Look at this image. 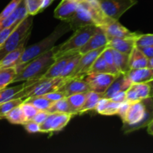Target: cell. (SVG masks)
<instances>
[{"label":"cell","instance_id":"obj_1","mask_svg":"<svg viewBox=\"0 0 153 153\" xmlns=\"http://www.w3.org/2000/svg\"><path fill=\"white\" fill-rule=\"evenodd\" d=\"M123 120L125 134L147 127L153 120V97L130 102Z\"/></svg>","mask_w":153,"mask_h":153},{"label":"cell","instance_id":"obj_2","mask_svg":"<svg viewBox=\"0 0 153 153\" xmlns=\"http://www.w3.org/2000/svg\"><path fill=\"white\" fill-rule=\"evenodd\" d=\"M55 50L56 46H54L50 50L36 57L27 64L19 67H15L17 74L13 79V83L27 82L43 77L48 69L55 62Z\"/></svg>","mask_w":153,"mask_h":153},{"label":"cell","instance_id":"obj_3","mask_svg":"<svg viewBox=\"0 0 153 153\" xmlns=\"http://www.w3.org/2000/svg\"><path fill=\"white\" fill-rule=\"evenodd\" d=\"M70 29H71V28H70L68 22H65V21H64V22H61L46 38L43 39L41 41L38 42V43H35V44L32 45V46H29V47L25 48L23 53L21 55L20 58L16 63V67H19V66L27 64L28 61H31L36 57L50 50L55 46L57 40L63 34L67 33Z\"/></svg>","mask_w":153,"mask_h":153},{"label":"cell","instance_id":"obj_4","mask_svg":"<svg viewBox=\"0 0 153 153\" xmlns=\"http://www.w3.org/2000/svg\"><path fill=\"white\" fill-rule=\"evenodd\" d=\"M67 78H39L37 79L27 81L25 87L19 91L14 99L20 98L22 100L31 97L43 96L49 93L56 91L64 83Z\"/></svg>","mask_w":153,"mask_h":153},{"label":"cell","instance_id":"obj_5","mask_svg":"<svg viewBox=\"0 0 153 153\" xmlns=\"http://www.w3.org/2000/svg\"><path fill=\"white\" fill-rule=\"evenodd\" d=\"M105 16L100 10L95 8L85 0H79V7L73 17L67 21L71 29L75 30L89 25L100 26Z\"/></svg>","mask_w":153,"mask_h":153},{"label":"cell","instance_id":"obj_6","mask_svg":"<svg viewBox=\"0 0 153 153\" xmlns=\"http://www.w3.org/2000/svg\"><path fill=\"white\" fill-rule=\"evenodd\" d=\"M97 28V25H89L76 29L68 40L60 46H56L55 52V59L68 52H79V49L95 34Z\"/></svg>","mask_w":153,"mask_h":153},{"label":"cell","instance_id":"obj_7","mask_svg":"<svg viewBox=\"0 0 153 153\" xmlns=\"http://www.w3.org/2000/svg\"><path fill=\"white\" fill-rule=\"evenodd\" d=\"M33 16L28 15L17 25L9 35L4 43L0 46V61L8 52L17 48L21 43L27 40L31 31Z\"/></svg>","mask_w":153,"mask_h":153},{"label":"cell","instance_id":"obj_8","mask_svg":"<svg viewBox=\"0 0 153 153\" xmlns=\"http://www.w3.org/2000/svg\"><path fill=\"white\" fill-rule=\"evenodd\" d=\"M104 16L118 20L124 13L137 3V0H97Z\"/></svg>","mask_w":153,"mask_h":153},{"label":"cell","instance_id":"obj_9","mask_svg":"<svg viewBox=\"0 0 153 153\" xmlns=\"http://www.w3.org/2000/svg\"><path fill=\"white\" fill-rule=\"evenodd\" d=\"M119 74L90 73L84 77V79L89 85L90 91L103 94Z\"/></svg>","mask_w":153,"mask_h":153},{"label":"cell","instance_id":"obj_10","mask_svg":"<svg viewBox=\"0 0 153 153\" xmlns=\"http://www.w3.org/2000/svg\"><path fill=\"white\" fill-rule=\"evenodd\" d=\"M74 116L68 113H49L46 119L40 124V132L52 133L61 131Z\"/></svg>","mask_w":153,"mask_h":153},{"label":"cell","instance_id":"obj_11","mask_svg":"<svg viewBox=\"0 0 153 153\" xmlns=\"http://www.w3.org/2000/svg\"><path fill=\"white\" fill-rule=\"evenodd\" d=\"M99 27L105 33L108 37H120V38H135L137 34L131 32L126 27L121 25L118 20H114L105 16V20Z\"/></svg>","mask_w":153,"mask_h":153},{"label":"cell","instance_id":"obj_12","mask_svg":"<svg viewBox=\"0 0 153 153\" xmlns=\"http://www.w3.org/2000/svg\"><path fill=\"white\" fill-rule=\"evenodd\" d=\"M105 47L106 46H103V47L100 48V49L90 51L87 53L82 55L74 71L73 72L71 76L69 78H84L85 76H87L89 73L90 69H91L92 64H94L95 60L101 55V53L105 49Z\"/></svg>","mask_w":153,"mask_h":153},{"label":"cell","instance_id":"obj_13","mask_svg":"<svg viewBox=\"0 0 153 153\" xmlns=\"http://www.w3.org/2000/svg\"><path fill=\"white\" fill-rule=\"evenodd\" d=\"M58 91L62 92L67 98L73 94L90 91V88L84 78L73 77L67 78Z\"/></svg>","mask_w":153,"mask_h":153},{"label":"cell","instance_id":"obj_14","mask_svg":"<svg viewBox=\"0 0 153 153\" xmlns=\"http://www.w3.org/2000/svg\"><path fill=\"white\" fill-rule=\"evenodd\" d=\"M79 0H62L57 6L54 12V16L61 21L70 20L79 7Z\"/></svg>","mask_w":153,"mask_h":153},{"label":"cell","instance_id":"obj_15","mask_svg":"<svg viewBox=\"0 0 153 153\" xmlns=\"http://www.w3.org/2000/svg\"><path fill=\"white\" fill-rule=\"evenodd\" d=\"M108 43V38L107 35L104 32V31L98 26L95 34L79 49V52L81 55H83L90 51L95 50V49H100L103 46H106Z\"/></svg>","mask_w":153,"mask_h":153},{"label":"cell","instance_id":"obj_16","mask_svg":"<svg viewBox=\"0 0 153 153\" xmlns=\"http://www.w3.org/2000/svg\"><path fill=\"white\" fill-rule=\"evenodd\" d=\"M150 96V86L148 82L131 84L130 88L126 91V101L132 102L143 100Z\"/></svg>","mask_w":153,"mask_h":153},{"label":"cell","instance_id":"obj_17","mask_svg":"<svg viewBox=\"0 0 153 153\" xmlns=\"http://www.w3.org/2000/svg\"><path fill=\"white\" fill-rule=\"evenodd\" d=\"M131 81L128 79L126 73H120L117 77L111 84L107 91L103 94V97L111 99L113 96L121 91H126L131 85Z\"/></svg>","mask_w":153,"mask_h":153},{"label":"cell","instance_id":"obj_18","mask_svg":"<svg viewBox=\"0 0 153 153\" xmlns=\"http://www.w3.org/2000/svg\"><path fill=\"white\" fill-rule=\"evenodd\" d=\"M78 52H68L64 54L62 56L56 58L55 62L50 66L46 73H45L42 78H56L60 77V75L62 73L63 70L65 66L67 65V62L70 60V58L73 56Z\"/></svg>","mask_w":153,"mask_h":153},{"label":"cell","instance_id":"obj_19","mask_svg":"<svg viewBox=\"0 0 153 153\" xmlns=\"http://www.w3.org/2000/svg\"><path fill=\"white\" fill-rule=\"evenodd\" d=\"M108 43L107 47L122 53L129 55L135 46V38H120V37H108Z\"/></svg>","mask_w":153,"mask_h":153},{"label":"cell","instance_id":"obj_20","mask_svg":"<svg viewBox=\"0 0 153 153\" xmlns=\"http://www.w3.org/2000/svg\"><path fill=\"white\" fill-rule=\"evenodd\" d=\"M126 74L132 84L143 83L153 79V68L133 69Z\"/></svg>","mask_w":153,"mask_h":153},{"label":"cell","instance_id":"obj_21","mask_svg":"<svg viewBox=\"0 0 153 153\" xmlns=\"http://www.w3.org/2000/svg\"><path fill=\"white\" fill-rule=\"evenodd\" d=\"M27 40L22 42L17 48L13 49L11 52H8L4 58L0 61V68H6V67H16V63L20 58L21 55L23 53L25 49V43Z\"/></svg>","mask_w":153,"mask_h":153},{"label":"cell","instance_id":"obj_22","mask_svg":"<svg viewBox=\"0 0 153 153\" xmlns=\"http://www.w3.org/2000/svg\"><path fill=\"white\" fill-rule=\"evenodd\" d=\"M120 105V103L112 101L111 99L103 97L97 103V107L94 111L102 115L111 116V115L117 114Z\"/></svg>","mask_w":153,"mask_h":153},{"label":"cell","instance_id":"obj_23","mask_svg":"<svg viewBox=\"0 0 153 153\" xmlns=\"http://www.w3.org/2000/svg\"><path fill=\"white\" fill-rule=\"evenodd\" d=\"M148 60L144 54L137 47L134 46L132 51L129 54V60H128V66L130 70L133 69H140L147 67Z\"/></svg>","mask_w":153,"mask_h":153},{"label":"cell","instance_id":"obj_24","mask_svg":"<svg viewBox=\"0 0 153 153\" xmlns=\"http://www.w3.org/2000/svg\"><path fill=\"white\" fill-rule=\"evenodd\" d=\"M103 98V94H99V93L94 92V91H88L86 94V100L82 108L79 110L78 114H82L84 113L90 111H94L97 107V103L100 100Z\"/></svg>","mask_w":153,"mask_h":153},{"label":"cell","instance_id":"obj_25","mask_svg":"<svg viewBox=\"0 0 153 153\" xmlns=\"http://www.w3.org/2000/svg\"><path fill=\"white\" fill-rule=\"evenodd\" d=\"M112 52H113L115 66L118 71L122 73H126L127 72L129 71L130 69L128 66L129 55L122 53L113 49H112Z\"/></svg>","mask_w":153,"mask_h":153},{"label":"cell","instance_id":"obj_26","mask_svg":"<svg viewBox=\"0 0 153 153\" xmlns=\"http://www.w3.org/2000/svg\"><path fill=\"white\" fill-rule=\"evenodd\" d=\"M90 73H111V74H119L120 73H118L117 71L112 69L110 66L108 64L105 60L102 57V55H100L94 64L91 66L90 69Z\"/></svg>","mask_w":153,"mask_h":153},{"label":"cell","instance_id":"obj_27","mask_svg":"<svg viewBox=\"0 0 153 153\" xmlns=\"http://www.w3.org/2000/svg\"><path fill=\"white\" fill-rule=\"evenodd\" d=\"M17 72L15 67L1 68L0 70V89L6 88L8 85L13 83Z\"/></svg>","mask_w":153,"mask_h":153},{"label":"cell","instance_id":"obj_28","mask_svg":"<svg viewBox=\"0 0 153 153\" xmlns=\"http://www.w3.org/2000/svg\"><path fill=\"white\" fill-rule=\"evenodd\" d=\"M87 92L79 93V94H73L70 97H67V102L71 107L74 115L78 114L79 110L82 108L86 100Z\"/></svg>","mask_w":153,"mask_h":153},{"label":"cell","instance_id":"obj_29","mask_svg":"<svg viewBox=\"0 0 153 153\" xmlns=\"http://www.w3.org/2000/svg\"><path fill=\"white\" fill-rule=\"evenodd\" d=\"M4 119L7 120L10 123L16 124V125H23L26 123V120L22 112L21 105L17 107H15L10 111H9L5 115Z\"/></svg>","mask_w":153,"mask_h":153},{"label":"cell","instance_id":"obj_30","mask_svg":"<svg viewBox=\"0 0 153 153\" xmlns=\"http://www.w3.org/2000/svg\"><path fill=\"white\" fill-rule=\"evenodd\" d=\"M23 102L32 105L38 111H46L52 105L53 102L47 100L43 96H37V97H31L25 99Z\"/></svg>","mask_w":153,"mask_h":153},{"label":"cell","instance_id":"obj_31","mask_svg":"<svg viewBox=\"0 0 153 153\" xmlns=\"http://www.w3.org/2000/svg\"><path fill=\"white\" fill-rule=\"evenodd\" d=\"M48 113H55V112H59V113H68L73 114L71 107L67 102V98H63L58 101L53 102L52 105L46 111Z\"/></svg>","mask_w":153,"mask_h":153},{"label":"cell","instance_id":"obj_32","mask_svg":"<svg viewBox=\"0 0 153 153\" xmlns=\"http://www.w3.org/2000/svg\"><path fill=\"white\" fill-rule=\"evenodd\" d=\"M24 87H25V83H22L15 87H12V88L6 87V88L0 89V104L12 100V99H14L15 96L19 91H22Z\"/></svg>","mask_w":153,"mask_h":153},{"label":"cell","instance_id":"obj_33","mask_svg":"<svg viewBox=\"0 0 153 153\" xmlns=\"http://www.w3.org/2000/svg\"><path fill=\"white\" fill-rule=\"evenodd\" d=\"M24 100L20 98L12 99L7 102L0 104V119H4L5 115L15 107L20 105L23 103Z\"/></svg>","mask_w":153,"mask_h":153},{"label":"cell","instance_id":"obj_34","mask_svg":"<svg viewBox=\"0 0 153 153\" xmlns=\"http://www.w3.org/2000/svg\"><path fill=\"white\" fill-rule=\"evenodd\" d=\"M81 56H82V55H81L79 52H78L77 53L75 54V55L70 58V61L67 62V65L65 66L64 69L63 70L62 73H61V75H60V77H62V78L70 77V76H71L72 73H73V72L74 71L76 67L77 66Z\"/></svg>","mask_w":153,"mask_h":153},{"label":"cell","instance_id":"obj_35","mask_svg":"<svg viewBox=\"0 0 153 153\" xmlns=\"http://www.w3.org/2000/svg\"><path fill=\"white\" fill-rule=\"evenodd\" d=\"M27 13L34 16L40 11H42L41 7L43 0H24Z\"/></svg>","mask_w":153,"mask_h":153},{"label":"cell","instance_id":"obj_36","mask_svg":"<svg viewBox=\"0 0 153 153\" xmlns=\"http://www.w3.org/2000/svg\"><path fill=\"white\" fill-rule=\"evenodd\" d=\"M134 40L137 47L153 46V34H137Z\"/></svg>","mask_w":153,"mask_h":153},{"label":"cell","instance_id":"obj_37","mask_svg":"<svg viewBox=\"0 0 153 153\" xmlns=\"http://www.w3.org/2000/svg\"><path fill=\"white\" fill-rule=\"evenodd\" d=\"M21 108H22V112H23L25 120H26V122L31 120L33 117L36 115V114L39 111L34 106L29 104V103L23 102L22 104H21Z\"/></svg>","mask_w":153,"mask_h":153},{"label":"cell","instance_id":"obj_38","mask_svg":"<svg viewBox=\"0 0 153 153\" xmlns=\"http://www.w3.org/2000/svg\"><path fill=\"white\" fill-rule=\"evenodd\" d=\"M101 55H102V57L104 58V59L105 60L106 62L108 63V64L112 69H114V70L117 71L118 73H120L117 70V69L116 68V66H115L114 59V55L111 48H109L106 46L105 49L104 50H103V52L101 53Z\"/></svg>","mask_w":153,"mask_h":153},{"label":"cell","instance_id":"obj_39","mask_svg":"<svg viewBox=\"0 0 153 153\" xmlns=\"http://www.w3.org/2000/svg\"><path fill=\"white\" fill-rule=\"evenodd\" d=\"M18 19V8L16 7L14 10H13V13L8 16L7 17H6L5 19H3L1 22H0V31L3 28H5L7 27L10 26L12 24L14 23Z\"/></svg>","mask_w":153,"mask_h":153},{"label":"cell","instance_id":"obj_40","mask_svg":"<svg viewBox=\"0 0 153 153\" xmlns=\"http://www.w3.org/2000/svg\"><path fill=\"white\" fill-rule=\"evenodd\" d=\"M19 22H18V21L16 20V22L13 24H12L11 25H10V26L7 27V28H3V29H1V31H0V46L4 43V41L7 40V37H9V35L11 34L12 31L15 29V28L17 26V25Z\"/></svg>","mask_w":153,"mask_h":153},{"label":"cell","instance_id":"obj_41","mask_svg":"<svg viewBox=\"0 0 153 153\" xmlns=\"http://www.w3.org/2000/svg\"><path fill=\"white\" fill-rule=\"evenodd\" d=\"M25 129L28 131V133L34 134V133L40 132V124L34 122L33 120L27 121L25 124H23Z\"/></svg>","mask_w":153,"mask_h":153},{"label":"cell","instance_id":"obj_42","mask_svg":"<svg viewBox=\"0 0 153 153\" xmlns=\"http://www.w3.org/2000/svg\"><path fill=\"white\" fill-rule=\"evenodd\" d=\"M45 98H46L47 100H50L52 102H55V101H58V100H61V99L63 98H66L65 95L63 94L62 92L61 91H53V92H51L49 93V94H46L45 95H43Z\"/></svg>","mask_w":153,"mask_h":153},{"label":"cell","instance_id":"obj_43","mask_svg":"<svg viewBox=\"0 0 153 153\" xmlns=\"http://www.w3.org/2000/svg\"><path fill=\"white\" fill-rule=\"evenodd\" d=\"M49 114V113H48L46 111H39L31 120H33L34 122L37 123L38 124H41L46 119Z\"/></svg>","mask_w":153,"mask_h":153},{"label":"cell","instance_id":"obj_44","mask_svg":"<svg viewBox=\"0 0 153 153\" xmlns=\"http://www.w3.org/2000/svg\"><path fill=\"white\" fill-rule=\"evenodd\" d=\"M129 105H130V102H128V101H125L123 102H121L117 114L120 117L122 120L123 119L124 117H125L127 110H128V107H129Z\"/></svg>","mask_w":153,"mask_h":153},{"label":"cell","instance_id":"obj_45","mask_svg":"<svg viewBox=\"0 0 153 153\" xmlns=\"http://www.w3.org/2000/svg\"><path fill=\"white\" fill-rule=\"evenodd\" d=\"M111 100L112 101H114L116 102L119 103L123 102L126 101V91H121V92L117 93V94H115L114 96H113V97L111 98Z\"/></svg>","mask_w":153,"mask_h":153},{"label":"cell","instance_id":"obj_46","mask_svg":"<svg viewBox=\"0 0 153 153\" xmlns=\"http://www.w3.org/2000/svg\"><path fill=\"white\" fill-rule=\"evenodd\" d=\"M148 58H151L153 57V46H143V47H137Z\"/></svg>","mask_w":153,"mask_h":153},{"label":"cell","instance_id":"obj_47","mask_svg":"<svg viewBox=\"0 0 153 153\" xmlns=\"http://www.w3.org/2000/svg\"><path fill=\"white\" fill-rule=\"evenodd\" d=\"M53 0H43V3H42V7H41V10H44L46 7H47L48 6L50 5V4L52 3V1Z\"/></svg>","mask_w":153,"mask_h":153},{"label":"cell","instance_id":"obj_48","mask_svg":"<svg viewBox=\"0 0 153 153\" xmlns=\"http://www.w3.org/2000/svg\"><path fill=\"white\" fill-rule=\"evenodd\" d=\"M147 132L150 135H153V120L147 126Z\"/></svg>","mask_w":153,"mask_h":153},{"label":"cell","instance_id":"obj_49","mask_svg":"<svg viewBox=\"0 0 153 153\" xmlns=\"http://www.w3.org/2000/svg\"><path fill=\"white\" fill-rule=\"evenodd\" d=\"M147 82L149 85V86H150V96L151 97H153V79Z\"/></svg>","mask_w":153,"mask_h":153},{"label":"cell","instance_id":"obj_50","mask_svg":"<svg viewBox=\"0 0 153 153\" xmlns=\"http://www.w3.org/2000/svg\"><path fill=\"white\" fill-rule=\"evenodd\" d=\"M147 67H149V68H153V57L151 58H149V60H148Z\"/></svg>","mask_w":153,"mask_h":153},{"label":"cell","instance_id":"obj_51","mask_svg":"<svg viewBox=\"0 0 153 153\" xmlns=\"http://www.w3.org/2000/svg\"><path fill=\"white\" fill-rule=\"evenodd\" d=\"M1 68H0V70H1Z\"/></svg>","mask_w":153,"mask_h":153}]
</instances>
